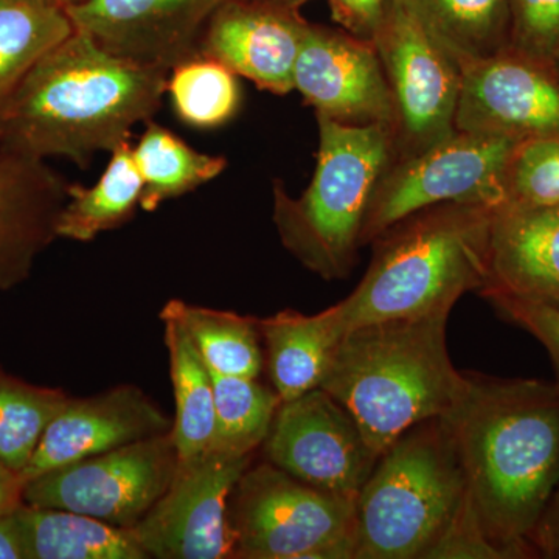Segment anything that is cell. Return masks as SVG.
<instances>
[{
  "instance_id": "cb8c5ba5",
  "label": "cell",
  "mask_w": 559,
  "mask_h": 559,
  "mask_svg": "<svg viewBox=\"0 0 559 559\" xmlns=\"http://www.w3.org/2000/svg\"><path fill=\"white\" fill-rule=\"evenodd\" d=\"M142 191L130 142L120 143L94 187L70 183L68 201L57 221V237L90 242L103 231L117 229L134 215Z\"/></svg>"
},
{
  "instance_id": "74e56055",
  "label": "cell",
  "mask_w": 559,
  "mask_h": 559,
  "mask_svg": "<svg viewBox=\"0 0 559 559\" xmlns=\"http://www.w3.org/2000/svg\"><path fill=\"white\" fill-rule=\"evenodd\" d=\"M260 2L272 3V5L283 7V9L299 11L300 7L310 2V0H260Z\"/></svg>"
},
{
  "instance_id": "f546056e",
  "label": "cell",
  "mask_w": 559,
  "mask_h": 559,
  "mask_svg": "<svg viewBox=\"0 0 559 559\" xmlns=\"http://www.w3.org/2000/svg\"><path fill=\"white\" fill-rule=\"evenodd\" d=\"M237 76L223 62L202 55L180 62L170 70L167 84L175 112L198 130L223 127L240 108Z\"/></svg>"
},
{
  "instance_id": "7402d4cb",
  "label": "cell",
  "mask_w": 559,
  "mask_h": 559,
  "mask_svg": "<svg viewBox=\"0 0 559 559\" xmlns=\"http://www.w3.org/2000/svg\"><path fill=\"white\" fill-rule=\"evenodd\" d=\"M429 38L457 62L487 60L509 49V0H395Z\"/></svg>"
},
{
  "instance_id": "d6a6232c",
  "label": "cell",
  "mask_w": 559,
  "mask_h": 559,
  "mask_svg": "<svg viewBox=\"0 0 559 559\" xmlns=\"http://www.w3.org/2000/svg\"><path fill=\"white\" fill-rule=\"evenodd\" d=\"M484 296L491 300L507 318L532 333L550 353L559 377V310L538 301L521 299L499 290H485Z\"/></svg>"
},
{
  "instance_id": "ab89813d",
  "label": "cell",
  "mask_w": 559,
  "mask_h": 559,
  "mask_svg": "<svg viewBox=\"0 0 559 559\" xmlns=\"http://www.w3.org/2000/svg\"><path fill=\"white\" fill-rule=\"evenodd\" d=\"M551 66H554L555 72H557L559 75V53H558V57L555 58L554 64H551Z\"/></svg>"
},
{
  "instance_id": "f35d334b",
  "label": "cell",
  "mask_w": 559,
  "mask_h": 559,
  "mask_svg": "<svg viewBox=\"0 0 559 559\" xmlns=\"http://www.w3.org/2000/svg\"><path fill=\"white\" fill-rule=\"evenodd\" d=\"M51 2L57 3V5H60L61 9H68V7L76 5V3L84 2V0H51Z\"/></svg>"
},
{
  "instance_id": "d4e9b609",
  "label": "cell",
  "mask_w": 559,
  "mask_h": 559,
  "mask_svg": "<svg viewBox=\"0 0 559 559\" xmlns=\"http://www.w3.org/2000/svg\"><path fill=\"white\" fill-rule=\"evenodd\" d=\"M73 31L51 0H0V110L33 66Z\"/></svg>"
},
{
  "instance_id": "9c48e42d",
  "label": "cell",
  "mask_w": 559,
  "mask_h": 559,
  "mask_svg": "<svg viewBox=\"0 0 559 559\" xmlns=\"http://www.w3.org/2000/svg\"><path fill=\"white\" fill-rule=\"evenodd\" d=\"M388 80L395 123L393 160L406 159L451 138L462 70L403 7L390 0L371 38Z\"/></svg>"
},
{
  "instance_id": "5b68a950",
  "label": "cell",
  "mask_w": 559,
  "mask_h": 559,
  "mask_svg": "<svg viewBox=\"0 0 559 559\" xmlns=\"http://www.w3.org/2000/svg\"><path fill=\"white\" fill-rule=\"evenodd\" d=\"M318 164L308 189L293 198L274 183V223L283 246L325 280L347 277L360 248L374 190L393 160L392 130L318 116Z\"/></svg>"
},
{
  "instance_id": "52a82bcc",
  "label": "cell",
  "mask_w": 559,
  "mask_h": 559,
  "mask_svg": "<svg viewBox=\"0 0 559 559\" xmlns=\"http://www.w3.org/2000/svg\"><path fill=\"white\" fill-rule=\"evenodd\" d=\"M356 498L331 495L261 463L231 491L234 557L242 559H353Z\"/></svg>"
},
{
  "instance_id": "ffe728a7",
  "label": "cell",
  "mask_w": 559,
  "mask_h": 559,
  "mask_svg": "<svg viewBox=\"0 0 559 559\" xmlns=\"http://www.w3.org/2000/svg\"><path fill=\"white\" fill-rule=\"evenodd\" d=\"M257 325L266 345L271 381L282 403L320 388L334 348L345 334L334 307L312 316L282 311L257 319Z\"/></svg>"
},
{
  "instance_id": "7a4b0ae2",
  "label": "cell",
  "mask_w": 559,
  "mask_h": 559,
  "mask_svg": "<svg viewBox=\"0 0 559 559\" xmlns=\"http://www.w3.org/2000/svg\"><path fill=\"white\" fill-rule=\"evenodd\" d=\"M170 70L109 53L73 31L27 73L0 110V148L90 167L100 151L128 142L159 110Z\"/></svg>"
},
{
  "instance_id": "484cf974",
  "label": "cell",
  "mask_w": 559,
  "mask_h": 559,
  "mask_svg": "<svg viewBox=\"0 0 559 559\" xmlns=\"http://www.w3.org/2000/svg\"><path fill=\"white\" fill-rule=\"evenodd\" d=\"M132 153L143 180L140 207L146 212L197 190L227 167L224 157L191 148L175 132L151 120Z\"/></svg>"
},
{
  "instance_id": "ba28073f",
  "label": "cell",
  "mask_w": 559,
  "mask_h": 559,
  "mask_svg": "<svg viewBox=\"0 0 559 559\" xmlns=\"http://www.w3.org/2000/svg\"><path fill=\"white\" fill-rule=\"evenodd\" d=\"M520 142L509 135L457 130L415 156L390 162L364 221L360 246L433 205H506L507 167Z\"/></svg>"
},
{
  "instance_id": "2e32d148",
  "label": "cell",
  "mask_w": 559,
  "mask_h": 559,
  "mask_svg": "<svg viewBox=\"0 0 559 559\" xmlns=\"http://www.w3.org/2000/svg\"><path fill=\"white\" fill-rule=\"evenodd\" d=\"M173 418L132 384L87 399H69L44 430L22 480L95 457L117 448L171 432Z\"/></svg>"
},
{
  "instance_id": "4316f807",
  "label": "cell",
  "mask_w": 559,
  "mask_h": 559,
  "mask_svg": "<svg viewBox=\"0 0 559 559\" xmlns=\"http://www.w3.org/2000/svg\"><path fill=\"white\" fill-rule=\"evenodd\" d=\"M165 314L182 323L210 373L257 378L263 369L257 319L173 299Z\"/></svg>"
},
{
  "instance_id": "836d02e7",
  "label": "cell",
  "mask_w": 559,
  "mask_h": 559,
  "mask_svg": "<svg viewBox=\"0 0 559 559\" xmlns=\"http://www.w3.org/2000/svg\"><path fill=\"white\" fill-rule=\"evenodd\" d=\"M333 20L349 35L371 40L390 0H329Z\"/></svg>"
},
{
  "instance_id": "ac0fdd59",
  "label": "cell",
  "mask_w": 559,
  "mask_h": 559,
  "mask_svg": "<svg viewBox=\"0 0 559 559\" xmlns=\"http://www.w3.org/2000/svg\"><path fill=\"white\" fill-rule=\"evenodd\" d=\"M69 186L43 159L0 148V290L25 282L58 238Z\"/></svg>"
},
{
  "instance_id": "44dd1931",
  "label": "cell",
  "mask_w": 559,
  "mask_h": 559,
  "mask_svg": "<svg viewBox=\"0 0 559 559\" xmlns=\"http://www.w3.org/2000/svg\"><path fill=\"white\" fill-rule=\"evenodd\" d=\"M25 559H146L134 530L58 509L22 503L14 511Z\"/></svg>"
},
{
  "instance_id": "30bf717a",
  "label": "cell",
  "mask_w": 559,
  "mask_h": 559,
  "mask_svg": "<svg viewBox=\"0 0 559 559\" xmlns=\"http://www.w3.org/2000/svg\"><path fill=\"white\" fill-rule=\"evenodd\" d=\"M178 460L171 432L164 433L25 481L22 499L132 528L170 487Z\"/></svg>"
},
{
  "instance_id": "7c38bea8",
  "label": "cell",
  "mask_w": 559,
  "mask_h": 559,
  "mask_svg": "<svg viewBox=\"0 0 559 559\" xmlns=\"http://www.w3.org/2000/svg\"><path fill=\"white\" fill-rule=\"evenodd\" d=\"M267 462L304 484L358 499L378 462L359 426L323 389L280 404L267 436Z\"/></svg>"
},
{
  "instance_id": "f1b7e54d",
  "label": "cell",
  "mask_w": 559,
  "mask_h": 559,
  "mask_svg": "<svg viewBox=\"0 0 559 559\" xmlns=\"http://www.w3.org/2000/svg\"><path fill=\"white\" fill-rule=\"evenodd\" d=\"M69 399L62 390L38 388L0 369V462L21 476Z\"/></svg>"
},
{
  "instance_id": "d590c367",
  "label": "cell",
  "mask_w": 559,
  "mask_h": 559,
  "mask_svg": "<svg viewBox=\"0 0 559 559\" xmlns=\"http://www.w3.org/2000/svg\"><path fill=\"white\" fill-rule=\"evenodd\" d=\"M22 491H24V480L20 474L0 462V518L20 509L24 503Z\"/></svg>"
},
{
  "instance_id": "e575fe53",
  "label": "cell",
  "mask_w": 559,
  "mask_h": 559,
  "mask_svg": "<svg viewBox=\"0 0 559 559\" xmlns=\"http://www.w3.org/2000/svg\"><path fill=\"white\" fill-rule=\"evenodd\" d=\"M533 539H536L547 557L559 558V489L540 518Z\"/></svg>"
},
{
  "instance_id": "e0dca14e",
  "label": "cell",
  "mask_w": 559,
  "mask_h": 559,
  "mask_svg": "<svg viewBox=\"0 0 559 559\" xmlns=\"http://www.w3.org/2000/svg\"><path fill=\"white\" fill-rule=\"evenodd\" d=\"M308 24L297 10L260 0H227L202 33L200 55L223 62L261 91L288 95Z\"/></svg>"
},
{
  "instance_id": "8992f818",
  "label": "cell",
  "mask_w": 559,
  "mask_h": 559,
  "mask_svg": "<svg viewBox=\"0 0 559 559\" xmlns=\"http://www.w3.org/2000/svg\"><path fill=\"white\" fill-rule=\"evenodd\" d=\"M466 496L447 421L419 423L382 452L360 489L355 559L430 558Z\"/></svg>"
},
{
  "instance_id": "9a60e30c",
  "label": "cell",
  "mask_w": 559,
  "mask_h": 559,
  "mask_svg": "<svg viewBox=\"0 0 559 559\" xmlns=\"http://www.w3.org/2000/svg\"><path fill=\"white\" fill-rule=\"evenodd\" d=\"M227 0H84L64 9L76 31L117 57L175 69L200 55L210 17Z\"/></svg>"
},
{
  "instance_id": "8d00e7d4",
  "label": "cell",
  "mask_w": 559,
  "mask_h": 559,
  "mask_svg": "<svg viewBox=\"0 0 559 559\" xmlns=\"http://www.w3.org/2000/svg\"><path fill=\"white\" fill-rule=\"evenodd\" d=\"M0 559H25L24 544L14 513L0 518Z\"/></svg>"
},
{
  "instance_id": "1f68e13d",
  "label": "cell",
  "mask_w": 559,
  "mask_h": 559,
  "mask_svg": "<svg viewBox=\"0 0 559 559\" xmlns=\"http://www.w3.org/2000/svg\"><path fill=\"white\" fill-rule=\"evenodd\" d=\"M509 50L554 64L559 53V0H509Z\"/></svg>"
},
{
  "instance_id": "d6986e66",
  "label": "cell",
  "mask_w": 559,
  "mask_h": 559,
  "mask_svg": "<svg viewBox=\"0 0 559 559\" xmlns=\"http://www.w3.org/2000/svg\"><path fill=\"white\" fill-rule=\"evenodd\" d=\"M489 278L499 290L559 310V207L500 205L489 227Z\"/></svg>"
},
{
  "instance_id": "277c9868",
  "label": "cell",
  "mask_w": 559,
  "mask_h": 559,
  "mask_svg": "<svg viewBox=\"0 0 559 559\" xmlns=\"http://www.w3.org/2000/svg\"><path fill=\"white\" fill-rule=\"evenodd\" d=\"M495 210L448 202L385 230L373 241V259L359 285L334 305L342 329L451 312L463 294L484 289Z\"/></svg>"
},
{
  "instance_id": "5bb4252c",
  "label": "cell",
  "mask_w": 559,
  "mask_h": 559,
  "mask_svg": "<svg viewBox=\"0 0 559 559\" xmlns=\"http://www.w3.org/2000/svg\"><path fill=\"white\" fill-rule=\"evenodd\" d=\"M294 91L316 109V116L393 130L392 95L371 40L308 24L294 68Z\"/></svg>"
},
{
  "instance_id": "83f0119b",
  "label": "cell",
  "mask_w": 559,
  "mask_h": 559,
  "mask_svg": "<svg viewBox=\"0 0 559 559\" xmlns=\"http://www.w3.org/2000/svg\"><path fill=\"white\" fill-rule=\"evenodd\" d=\"M215 439L212 447L235 455H252L266 441L282 400L257 378L213 374Z\"/></svg>"
},
{
  "instance_id": "603a6c76",
  "label": "cell",
  "mask_w": 559,
  "mask_h": 559,
  "mask_svg": "<svg viewBox=\"0 0 559 559\" xmlns=\"http://www.w3.org/2000/svg\"><path fill=\"white\" fill-rule=\"evenodd\" d=\"M170 358L176 412L171 437L179 460L207 451L215 439V393L209 367L182 323L160 312Z\"/></svg>"
},
{
  "instance_id": "4dcf8cb0",
  "label": "cell",
  "mask_w": 559,
  "mask_h": 559,
  "mask_svg": "<svg viewBox=\"0 0 559 559\" xmlns=\"http://www.w3.org/2000/svg\"><path fill=\"white\" fill-rule=\"evenodd\" d=\"M507 204L559 207V140H521L506 176Z\"/></svg>"
},
{
  "instance_id": "4fadbf2b",
  "label": "cell",
  "mask_w": 559,
  "mask_h": 559,
  "mask_svg": "<svg viewBox=\"0 0 559 559\" xmlns=\"http://www.w3.org/2000/svg\"><path fill=\"white\" fill-rule=\"evenodd\" d=\"M455 128L559 140V75L554 66L509 49L465 66Z\"/></svg>"
},
{
  "instance_id": "6da1fadb",
  "label": "cell",
  "mask_w": 559,
  "mask_h": 559,
  "mask_svg": "<svg viewBox=\"0 0 559 559\" xmlns=\"http://www.w3.org/2000/svg\"><path fill=\"white\" fill-rule=\"evenodd\" d=\"M481 532L524 554L559 485V384L469 377L447 415Z\"/></svg>"
},
{
  "instance_id": "3957f363",
  "label": "cell",
  "mask_w": 559,
  "mask_h": 559,
  "mask_svg": "<svg viewBox=\"0 0 559 559\" xmlns=\"http://www.w3.org/2000/svg\"><path fill=\"white\" fill-rule=\"evenodd\" d=\"M450 312L382 320L345 331L320 389L359 426L381 457L401 436L447 417L468 390L469 377L450 358Z\"/></svg>"
},
{
  "instance_id": "8fae6325",
  "label": "cell",
  "mask_w": 559,
  "mask_h": 559,
  "mask_svg": "<svg viewBox=\"0 0 559 559\" xmlns=\"http://www.w3.org/2000/svg\"><path fill=\"white\" fill-rule=\"evenodd\" d=\"M252 455L209 448L178 460L170 487L134 530L150 558L224 559L234 557L229 502Z\"/></svg>"
}]
</instances>
